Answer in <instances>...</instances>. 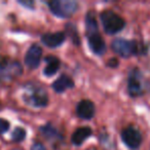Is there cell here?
<instances>
[{
	"mask_svg": "<svg viewBox=\"0 0 150 150\" xmlns=\"http://www.w3.org/2000/svg\"><path fill=\"white\" fill-rule=\"evenodd\" d=\"M24 100L26 103L33 107H44L48 103V97L42 88L34 84L25 86Z\"/></svg>",
	"mask_w": 150,
	"mask_h": 150,
	"instance_id": "1",
	"label": "cell"
},
{
	"mask_svg": "<svg viewBox=\"0 0 150 150\" xmlns=\"http://www.w3.org/2000/svg\"><path fill=\"white\" fill-rule=\"evenodd\" d=\"M101 22L107 34H116L125 28V22L112 11H105L101 13Z\"/></svg>",
	"mask_w": 150,
	"mask_h": 150,
	"instance_id": "2",
	"label": "cell"
},
{
	"mask_svg": "<svg viewBox=\"0 0 150 150\" xmlns=\"http://www.w3.org/2000/svg\"><path fill=\"white\" fill-rule=\"evenodd\" d=\"M48 6L50 11L57 17L68 18L76 13L78 3L73 0H54L48 2Z\"/></svg>",
	"mask_w": 150,
	"mask_h": 150,
	"instance_id": "3",
	"label": "cell"
},
{
	"mask_svg": "<svg viewBox=\"0 0 150 150\" xmlns=\"http://www.w3.org/2000/svg\"><path fill=\"white\" fill-rule=\"evenodd\" d=\"M111 47L114 52L122 58H129L139 52V45L135 40H127L123 38H116L113 40Z\"/></svg>",
	"mask_w": 150,
	"mask_h": 150,
	"instance_id": "4",
	"label": "cell"
},
{
	"mask_svg": "<svg viewBox=\"0 0 150 150\" xmlns=\"http://www.w3.org/2000/svg\"><path fill=\"white\" fill-rule=\"evenodd\" d=\"M121 139H122L123 143L131 149H137L142 143L141 133L139 132V129L132 125L125 127L121 132Z\"/></svg>",
	"mask_w": 150,
	"mask_h": 150,
	"instance_id": "5",
	"label": "cell"
},
{
	"mask_svg": "<svg viewBox=\"0 0 150 150\" xmlns=\"http://www.w3.org/2000/svg\"><path fill=\"white\" fill-rule=\"evenodd\" d=\"M141 79V72L138 69H133L129 72V78H127V91H129V96L133 98L139 97L143 94Z\"/></svg>",
	"mask_w": 150,
	"mask_h": 150,
	"instance_id": "6",
	"label": "cell"
},
{
	"mask_svg": "<svg viewBox=\"0 0 150 150\" xmlns=\"http://www.w3.org/2000/svg\"><path fill=\"white\" fill-rule=\"evenodd\" d=\"M22 73V66L19 62L0 63V81L11 80Z\"/></svg>",
	"mask_w": 150,
	"mask_h": 150,
	"instance_id": "7",
	"label": "cell"
},
{
	"mask_svg": "<svg viewBox=\"0 0 150 150\" xmlns=\"http://www.w3.org/2000/svg\"><path fill=\"white\" fill-rule=\"evenodd\" d=\"M42 56V48L38 44H32L25 57V63L29 68L36 69L40 64Z\"/></svg>",
	"mask_w": 150,
	"mask_h": 150,
	"instance_id": "8",
	"label": "cell"
},
{
	"mask_svg": "<svg viewBox=\"0 0 150 150\" xmlns=\"http://www.w3.org/2000/svg\"><path fill=\"white\" fill-rule=\"evenodd\" d=\"M88 39V45L91 50L95 52L96 54H103L106 52V43L102 36L99 34V32L95 33L86 34Z\"/></svg>",
	"mask_w": 150,
	"mask_h": 150,
	"instance_id": "9",
	"label": "cell"
},
{
	"mask_svg": "<svg viewBox=\"0 0 150 150\" xmlns=\"http://www.w3.org/2000/svg\"><path fill=\"white\" fill-rule=\"evenodd\" d=\"M96 109L95 105L90 100H81L76 107V113L82 119H91L94 117Z\"/></svg>",
	"mask_w": 150,
	"mask_h": 150,
	"instance_id": "10",
	"label": "cell"
},
{
	"mask_svg": "<svg viewBox=\"0 0 150 150\" xmlns=\"http://www.w3.org/2000/svg\"><path fill=\"white\" fill-rule=\"evenodd\" d=\"M65 33L63 32H54V33H46L41 36V41L48 47H58L65 41Z\"/></svg>",
	"mask_w": 150,
	"mask_h": 150,
	"instance_id": "11",
	"label": "cell"
},
{
	"mask_svg": "<svg viewBox=\"0 0 150 150\" xmlns=\"http://www.w3.org/2000/svg\"><path fill=\"white\" fill-rule=\"evenodd\" d=\"M74 86L72 78L67 75H61L60 77L52 83V88L56 93H64L66 90Z\"/></svg>",
	"mask_w": 150,
	"mask_h": 150,
	"instance_id": "12",
	"label": "cell"
},
{
	"mask_svg": "<svg viewBox=\"0 0 150 150\" xmlns=\"http://www.w3.org/2000/svg\"><path fill=\"white\" fill-rule=\"evenodd\" d=\"M92 135V129L88 127H78L72 135V143L76 146H79L86 141V138H88Z\"/></svg>",
	"mask_w": 150,
	"mask_h": 150,
	"instance_id": "13",
	"label": "cell"
},
{
	"mask_svg": "<svg viewBox=\"0 0 150 150\" xmlns=\"http://www.w3.org/2000/svg\"><path fill=\"white\" fill-rule=\"evenodd\" d=\"M46 66L43 70V73L45 76H52L54 75L60 69V60L57 57L50 56L46 57Z\"/></svg>",
	"mask_w": 150,
	"mask_h": 150,
	"instance_id": "14",
	"label": "cell"
},
{
	"mask_svg": "<svg viewBox=\"0 0 150 150\" xmlns=\"http://www.w3.org/2000/svg\"><path fill=\"white\" fill-rule=\"evenodd\" d=\"M40 132L42 133V135L45 136L47 139H52V138H58L59 133L56 129H54L52 125H46L43 127H40Z\"/></svg>",
	"mask_w": 150,
	"mask_h": 150,
	"instance_id": "15",
	"label": "cell"
},
{
	"mask_svg": "<svg viewBox=\"0 0 150 150\" xmlns=\"http://www.w3.org/2000/svg\"><path fill=\"white\" fill-rule=\"evenodd\" d=\"M11 138L15 142H21L26 138V131L23 127H16L11 134Z\"/></svg>",
	"mask_w": 150,
	"mask_h": 150,
	"instance_id": "16",
	"label": "cell"
},
{
	"mask_svg": "<svg viewBox=\"0 0 150 150\" xmlns=\"http://www.w3.org/2000/svg\"><path fill=\"white\" fill-rule=\"evenodd\" d=\"M9 129V122L3 118H0V134H4Z\"/></svg>",
	"mask_w": 150,
	"mask_h": 150,
	"instance_id": "17",
	"label": "cell"
},
{
	"mask_svg": "<svg viewBox=\"0 0 150 150\" xmlns=\"http://www.w3.org/2000/svg\"><path fill=\"white\" fill-rule=\"evenodd\" d=\"M31 150H46V149L41 143H35L31 147Z\"/></svg>",
	"mask_w": 150,
	"mask_h": 150,
	"instance_id": "18",
	"label": "cell"
},
{
	"mask_svg": "<svg viewBox=\"0 0 150 150\" xmlns=\"http://www.w3.org/2000/svg\"><path fill=\"white\" fill-rule=\"evenodd\" d=\"M108 65L110 67H116L117 65H118V61H117L116 59H112V60H110L108 62Z\"/></svg>",
	"mask_w": 150,
	"mask_h": 150,
	"instance_id": "19",
	"label": "cell"
},
{
	"mask_svg": "<svg viewBox=\"0 0 150 150\" xmlns=\"http://www.w3.org/2000/svg\"><path fill=\"white\" fill-rule=\"evenodd\" d=\"M20 3L23 5H26V6H29L30 8H32V6L34 4V2H28V1H20Z\"/></svg>",
	"mask_w": 150,
	"mask_h": 150,
	"instance_id": "20",
	"label": "cell"
},
{
	"mask_svg": "<svg viewBox=\"0 0 150 150\" xmlns=\"http://www.w3.org/2000/svg\"><path fill=\"white\" fill-rule=\"evenodd\" d=\"M16 150H17V149H16Z\"/></svg>",
	"mask_w": 150,
	"mask_h": 150,
	"instance_id": "21",
	"label": "cell"
}]
</instances>
